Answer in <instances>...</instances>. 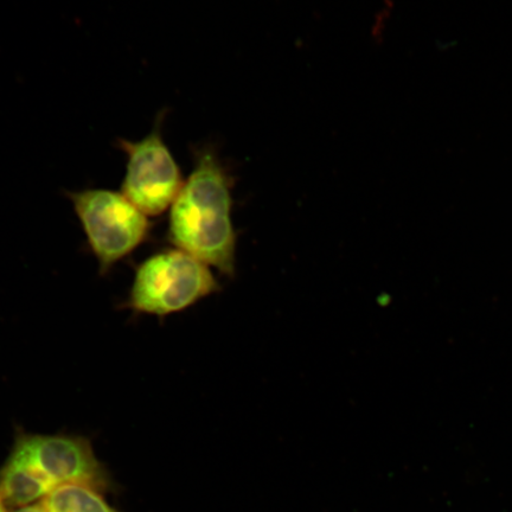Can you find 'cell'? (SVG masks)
Segmentation results:
<instances>
[{
	"instance_id": "7",
	"label": "cell",
	"mask_w": 512,
	"mask_h": 512,
	"mask_svg": "<svg viewBox=\"0 0 512 512\" xmlns=\"http://www.w3.org/2000/svg\"><path fill=\"white\" fill-rule=\"evenodd\" d=\"M12 512H48L46 507H44L43 502H37L34 504L25 505V507H21Z\"/></svg>"
},
{
	"instance_id": "5",
	"label": "cell",
	"mask_w": 512,
	"mask_h": 512,
	"mask_svg": "<svg viewBox=\"0 0 512 512\" xmlns=\"http://www.w3.org/2000/svg\"><path fill=\"white\" fill-rule=\"evenodd\" d=\"M120 146L128 156L121 194L146 216L164 213L174 204L184 182L159 124L140 142L121 140Z\"/></svg>"
},
{
	"instance_id": "8",
	"label": "cell",
	"mask_w": 512,
	"mask_h": 512,
	"mask_svg": "<svg viewBox=\"0 0 512 512\" xmlns=\"http://www.w3.org/2000/svg\"><path fill=\"white\" fill-rule=\"evenodd\" d=\"M0 512H6L5 510V504L3 502V499L0 498Z\"/></svg>"
},
{
	"instance_id": "3",
	"label": "cell",
	"mask_w": 512,
	"mask_h": 512,
	"mask_svg": "<svg viewBox=\"0 0 512 512\" xmlns=\"http://www.w3.org/2000/svg\"><path fill=\"white\" fill-rule=\"evenodd\" d=\"M217 290L219 285L208 265L177 248L153 255L139 266L126 306L163 317L185 310Z\"/></svg>"
},
{
	"instance_id": "2",
	"label": "cell",
	"mask_w": 512,
	"mask_h": 512,
	"mask_svg": "<svg viewBox=\"0 0 512 512\" xmlns=\"http://www.w3.org/2000/svg\"><path fill=\"white\" fill-rule=\"evenodd\" d=\"M171 207L170 241L204 264L233 275L232 192L226 171L211 153L198 157L194 172Z\"/></svg>"
},
{
	"instance_id": "4",
	"label": "cell",
	"mask_w": 512,
	"mask_h": 512,
	"mask_svg": "<svg viewBox=\"0 0 512 512\" xmlns=\"http://www.w3.org/2000/svg\"><path fill=\"white\" fill-rule=\"evenodd\" d=\"M102 274L131 254L147 233V216L123 194L111 190L69 192Z\"/></svg>"
},
{
	"instance_id": "6",
	"label": "cell",
	"mask_w": 512,
	"mask_h": 512,
	"mask_svg": "<svg viewBox=\"0 0 512 512\" xmlns=\"http://www.w3.org/2000/svg\"><path fill=\"white\" fill-rule=\"evenodd\" d=\"M48 512H120L106 502L102 492L89 486H60L43 499Z\"/></svg>"
},
{
	"instance_id": "1",
	"label": "cell",
	"mask_w": 512,
	"mask_h": 512,
	"mask_svg": "<svg viewBox=\"0 0 512 512\" xmlns=\"http://www.w3.org/2000/svg\"><path fill=\"white\" fill-rule=\"evenodd\" d=\"M78 484L105 492L110 475L96 458L91 441L76 435L19 432L0 469V498L21 508L43 501L63 485Z\"/></svg>"
}]
</instances>
